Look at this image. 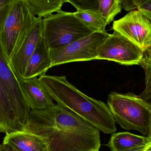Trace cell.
Returning <instances> with one entry per match:
<instances>
[{
    "label": "cell",
    "mask_w": 151,
    "mask_h": 151,
    "mask_svg": "<svg viewBox=\"0 0 151 151\" xmlns=\"http://www.w3.org/2000/svg\"><path fill=\"white\" fill-rule=\"evenodd\" d=\"M23 131L41 137L48 151H99L101 146L99 130L58 105L31 110Z\"/></svg>",
    "instance_id": "obj_1"
},
{
    "label": "cell",
    "mask_w": 151,
    "mask_h": 151,
    "mask_svg": "<svg viewBox=\"0 0 151 151\" xmlns=\"http://www.w3.org/2000/svg\"><path fill=\"white\" fill-rule=\"evenodd\" d=\"M39 79L53 100L75 113L105 134L116 132L115 121L104 103L88 96L77 89L66 76L43 75Z\"/></svg>",
    "instance_id": "obj_2"
},
{
    "label": "cell",
    "mask_w": 151,
    "mask_h": 151,
    "mask_svg": "<svg viewBox=\"0 0 151 151\" xmlns=\"http://www.w3.org/2000/svg\"><path fill=\"white\" fill-rule=\"evenodd\" d=\"M107 106L115 122L126 130H136L148 135L151 103L132 93L111 92Z\"/></svg>",
    "instance_id": "obj_3"
},
{
    "label": "cell",
    "mask_w": 151,
    "mask_h": 151,
    "mask_svg": "<svg viewBox=\"0 0 151 151\" xmlns=\"http://www.w3.org/2000/svg\"><path fill=\"white\" fill-rule=\"evenodd\" d=\"M43 36L50 50L63 48L94 32L74 15L61 11L42 19Z\"/></svg>",
    "instance_id": "obj_4"
},
{
    "label": "cell",
    "mask_w": 151,
    "mask_h": 151,
    "mask_svg": "<svg viewBox=\"0 0 151 151\" xmlns=\"http://www.w3.org/2000/svg\"><path fill=\"white\" fill-rule=\"evenodd\" d=\"M36 18L24 0H13L0 33V43L8 64L23 43Z\"/></svg>",
    "instance_id": "obj_5"
},
{
    "label": "cell",
    "mask_w": 151,
    "mask_h": 151,
    "mask_svg": "<svg viewBox=\"0 0 151 151\" xmlns=\"http://www.w3.org/2000/svg\"><path fill=\"white\" fill-rule=\"evenodd\" d=\"M109 35L106 31L94 32L63 48L50 50L52 67L71 62L96 60L99 47Z\"/></svg>",
    "instance_id": "obj_6"
},
{
    "label": "cell",
    "mask_w": 151,
    "mask_h": 151,
    "mask_svg": "<svg viewBox=\"0 0 151 151\" xmlns=\"http://www.w3.org/2000/svg\"><path fill=\"white\" fill-rule=\"evenodd\" d=\"M144 53L131 41L114 31L99 47L96 59L113 61L122 65H140Z\"/></svg>",
    "instance_id": "obj_7"
},
{
    "label": "cell",
    "mask_w": 151,
    "mask_h": 151,
    "mask_svg": "<svg viewBox=\"0 0 151 151\" xmlns=\"http://www.w3.org/2000/svg\"><path fill=\"white\" fill-rule=\"evenodd\" d=\"M112 29L138 46L144 52L151 49V21L137 10L114 20Z\"/></svg>",
    "instance_id": "obj_8"
},
{
    "label": "cell",
    "mask_w": 151,
    "mask_h": 151,
    "mask_svg": "<svg viewBox=\"0 0 151 151\" xmlns=\"http://www.w3.org/2000/svg\"><path fill=\"white\" fill-rule=\"evenodd\" d=\"M0 80L5 88L16 118L22 131L31 110L21 91L17 79L11 70L0 43Z\"/></svg>",
    "instance_id": "obj_9"
},
{
    "label": "cell",
    "mask_w": 151,
    "mask_h": 151,
    "mask_svg": "<svg viewBox=\"0 0 151 151\" xmlns=\"http://www.w3.org/2000/svg\"><path fill=\"white\" fill-rule=\"evenodd\" d=\"M42 34V19L37 17L23 43L9 61V66L16 78L23 79L28 61Z\"/></svg>",
    "instance_id": "obj_10"
},
{
    "label": "cell",
    "mask_w": 151,
    "mask_h": 151,
    "mask_svg": "<svg viewBox=\"0 0 151 151\" xmlns=\"http://www.w3.org/2000/svg\"><path fill=\"white\" fill-rule=\"evenodd\" d=\"M23 95L32 111H42L55 105L39 78H17Z\"/></svg>",
    "instance_id": "obj_11"
},
{
    "label": "cell",
    "mask_w": 151,
    "mask_h": 151,
    "mask_svg": "<svg viewBox=\"0 0 151 151\" xmlns=\"http://www.w3.org/2000/svg\"><path fill=\"white\" fill-rule=\"evenodd\" d=\"M51 67L52 62L50 50L42 36L28 61L23 79H30L45 75Z\"/></svg>",
    "instance_id": "obj_12"
},
{
    "label": "cell",
    "mask_w": 151,
    "mask_h": 151,
    "mask_svg": "<svg viewBox=\"0 0 151 151\" xmlns=\"http://www.w3.org/2000/svg\"><path fill=\"white\" fill-rule=\"evenodd\" d=\"M3 143L15 151H48L47 146L41 137L24 131L6 134Z\"/></svg>",
    "instance_id": "obj_13"
},
{
    "label": "cell",
    "mask_w": 151,
    "mask_h": 151,
    "mask_svg": "<svg viewBox=\"0 0 151 151\" xmlns=\"http://www.w3.org/2000/svg\"><path fill=\"white\" fill-rule=\"evenodd\" d=\"M151 142L148 137L119 132L112 134L106 145L111 151H144Z\"/></svg>",
    "instance_id": "obj_14"
},
{
    "label": "cell",
    "mask_w": 151,
    "mask_h": 151,
    "mask_svg": "<svg viewBox=\"0 0 151 151\" xmlns=\"http://www.w3.org/2000/svg\"><path fill=\"white\" fill-rule=\"evenodd\" d=\"M21 131L8 94L0 80V132L9 134Z\"/></svg>",
    "instance_id": "obj_15"
},
{
    "label": "cell",
    "mask_w": 151,
    "mask_h": 151,
    "mask_svg": "<svg viewBox=\"0 0 151 151\" xmlns=\"http://www.w3.org/2000/svg\"><path fill=\"white\" fill-rule=\"evenodd\" d=\"M33 15L44 19L62 11L64 4L67 0H24Z\"/></svg>",
    "instance_id": "obj_16"
},
{
    "label": "cell",
    "mask_w": 151,
    "mask_h": 151,
    "mask_svg": "<svg viewBox=\"0 0 151 151\" xmlns=\"http://www.w3.org/2000/svg\"><path fill=\"white\" fill-rule=\"evenodd\" d=\"M74 15L94 32H105L107 25L105 18L98 11H77Z\"/></svg>",
    "instance_id": "obj_17"
},
{
    "label": "cell",
    "mask_w": 151,
    "mask_h": 151,
    "mask_svg": "<svg viewBox=\"0 0 151 151\" xmlns=\"http://www.w3.org/2000/svg\"><path fill=\"white\" fill-rule=\"evenodd\" d=\"M99 11L105 18L107 25L114 20L122 9V0H98Z\"/></svg>",
    "instance_id": "obj_18"
},
{
    "label": "cell",
    "mask_w": 151,
    "mask_h": 151,
    "mask_svg": "<svg viewBox=\"0 0 151 151\" xmlns=\"http://www.w3.org/2000/svg\"><path fill=\"white\" fill-rule=\"evenodd\" d=\"M140 65L145 72V87L139 96L148 101L151 100V49L145 52Z\"/></svg>",
    "instance_id": "obj_19"
},
{
    "label": "cell",
    "mask_w": 151,
    "mask_h": 151,
    "mask_svg": "<svg viewBox=\"0 0 151 151\" xmlns=\"http://www.w3.org/2000/svg\"><path fill=\"white\" fill-rule=\"evenodd\" d=\"M67 2L73 5L77 11H99L98 1H81V0H67Z\"/></svg>",
    "instance_id": "obj_20"
},
{
    "label": "cell",
    "mask_w": 151,
    "mask_h": 151,
    "mask_svg": "<svg viewBox=\"0 0 151 151\" xmlns=\"http://www.w3.org/2000/svg\"><path fill=\"white\" fill-rule=\"evenodd\" d=\"M135 9L151 21V0H133Z\"/></svg>",
    "instance_id": "obj_21"
},
{
    "label": "cell",
    "mask_w": 151,
    "mask_h": 151,
    "mask_svg": "<svg viewBox=\"0 0 151 151\" xmlns=\"http://www.w3.org/2000/svg\"><path fill=\"white\" fill-rule=\"evenodd\" d=\"M13 0H0V33Z\"/></svg>",
    "instance_id": "obj_22"
},
{
    "label": "cell",
    "mask_w": 151,
    "mask_h": 151,
    "mask_svg": "<svg viewBox=\"0 0 151 151\" xmlns=\"http://www.w3.org/2000/svg\"><path fill=\"white\" fill-rule=\"evenodd\" d=\"M122 6L127 11H131L135 9L133 0H122Z\"/></svg>",
    "instance_id": "obj_23"
},
{
    "label": "cell",
    "mask_w": 151,
    "mask_h": 151,
    "mask_svg": "<svg viewBox=\"0 0 151 151\" xmlns=\"http://www.w3.org/2000/svg\"><path fill=\"white\" fill-rule=\"evenodd\" d=\"M0 151H15L11 147L7 144H2L0 145Z\"/></svg>",
    "instance_id": "obj_24"
},
{
    "label": "cell",
    "mask_w": 151,
    "mask_h": 151,
    "mask_svg": "<svg viewBox=\"0 0 151 151\" xmlns=\"http://www.w3.org/2000/svg\"><path fill=\"white\" fill-rule=\"evenodd\" d=\"M148 137L151 140V116L150 120V127H149V132L148 134Z\"/></svg>",
    "instance_id": "obj_25"
},
{
    "label": "cell",
    "mask_w": 151,
    "mask_h": 151,
    "mask_svg": "<svg viewBox=\"0 0 151 151\" xmlns=\"http://www.w3.org/2000/svg\"><path fill=\"white\" fill-rule=\"evenodd\" d=\"M144 151H151V142L148 145L145 150Z\"/></svg>",
    "instance_id": "obj_26"
}]
</instances>
